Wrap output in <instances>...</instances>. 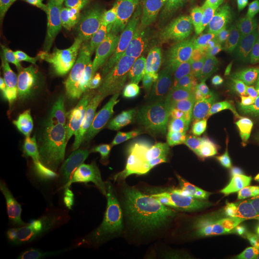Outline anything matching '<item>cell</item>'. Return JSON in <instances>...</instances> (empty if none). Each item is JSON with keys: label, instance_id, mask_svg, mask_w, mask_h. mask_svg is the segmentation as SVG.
I'll use <instances>...</instances> for the list:
<instances>
[{"label": "cell", "instance_id": "6da1fadb", "mask_svg": "<svg viewBox=\"0 0 259 259\" xmlns=\"http://www.w3.org/2000/svg\"><path fill=\"white\" fill-rule=\"evenodd\" d=\"M165 85L154 74L143 92L133 98L119 99L111 96L104 106L81 102L74 112L79 119L90 121L102 128L115 150L128 151L147 133Z\"/></svg>", "mask_w": 259, "mask_h": 259}, {"label": "cell", "instance_id": "7a4b0ae2", "mask_svg": "<svg viewBox=\"0 0 259 259\" xmlns=\"http://www.w3.org/2000/svg\"><path fill=\"white\" fill-rule=\"evenodd\" d=\"M259 143V113L245 111L211 149L196 185L206 196L239 186L247 176Z\"/></svg>", "mask_w": 259, "mask_h": 259}, {"label": "cell", "instance_id": "3957f363", "mask_svg": "<svg viewBox=\"0 0 259 259\" xmlns=\"http://www.w3.org/2000/svg\"><path fill=\"white\" fill-rule=\"evenodd\" d=\"M184 109L178 88L164 89L157 105V113L130 165L133 189L140 198H157V169L173 131L182 121Z\"/></svg>", "mask_w": 259, "mask_h": 259}, {"label": "cell", "instance_id": "277c9868", "mask_svg": "<svg viewBox=\"0 0 259 259\" xmlns=\"http://www.w3.org/2000/svg\"><path fill=\"white\" fill-rule=\"evenodd\" d=\"M205 26L200 17L188 15L160 36L155 47V74L164 83L176 82L201 54Z\"/></svg>", "mask_w": 259, "mask_h": 259}, {"label": "cell", "instance_id": "5b68a950", "mask_svg": "<svg viewBox=\"0 0 259 259\" xmlns=\"http://www.w3.org/2000/svg\"><path fill=\"white\" fill-rule=\"evenodd\" d=\"M94 63L89 84L88 101L99 104L105 88L123 58L121 22L124 10L111 7L107 0H97L95 6Z\"/></svg>", "mask_w": 259, "mask_h": 259}, {"label": "cell", "instance_id": "8992f818", "mask_svg": "<svg viewBox=\"0 0 259 259\" xmlns=\"http://www.w3.org/2000/svg\"><path fill=\"white\" fill-rule=\"evenodd\" d=\"M240 71L220 64L210 78L191 99V109L185 123V151L205 133L231 101Z\"/></svg>", "mask_w": 259, "mask_h": 259}, {"label": "cell", "instance_id": "52a82bcc", "mask_svg": "<svg viewBox=\"0 0 259 259\" xmlns=\"http://www.w3.org/2000/svg\"><path fill=\"white\" fill-rule=\"evenodd\" d=\"M75 160L74 140L66 132L46 136L37 142L35 164L36 191L50 197L62 189Z\"/></svg>", "mask_w": 259, "mask_h": 259}, {"label": "cell", "instance_id": "ba28073f", "mask_svg": "<svg viewBox=\"0 0 259 259\" xmlns=\"http://www.w3.org/2000/svg\"><path fill=\"white\" fill-rule=\"evenodd\" d=\"M189 192L185 184L170 187L157 206L139 225L134 259H158L165 247L177 209Z\"/></svg>", "mask_w": 259, "mask_h": 259}, {"label": "cell", "instance_id": "9c48e42d", "mask_svg": "<svg viewBox=\"0 0 259 259\" xmlns=\"http://www.w3.org/2000/svg\"><path fill=\"white\" fill-rule=\"evenodd\" d=\"M259 88V41L240 70L231 101L205 132L204 150L209 151L232 129L248 108Z\"/></svg>", "mask_w": 259, "mask_h": 259}, {"label": "cell", "instance_id": "30bf717a", "mask_svg": "<svg viewBox=\"0 0 259 259\" xmlns=\"http://www.w3.org/2000/svg\"><path fill=\"white\" fill-rule=\"evenodd\" d=\"M238 186L228 189L212 208L191 229L177 259H204L220 240L228 226V214L239 203Z\"/></svg>", "mask_w": 259, "mask_h": 259}, {"label": "cell", "instance_id": "8fae6325", "mask_svg": "<svg viewBox=\"0 0 259 259\" xmlns=\"http://www.w3.org/2000/svg\"><path fill=\"white\" fill-rule=\"evenodd\" d=\"M3 132L7 145V157L14 174V193L12 200L22 209L33 199L36 190V154L21 137L18 125L3 113Z\"/></svg>", "mask_w": 259, "mask_h": 259}, {"label": "cell", "instance_id": "7c38bea8", "mask_svg": "<svg viewBox=\"0 0 259 259\" xmlns=\"http://www.w3.org/2000/svg\"><path fill=\"white\" fill-rule=\"evenodd\" d=\"M234 34L222 63L231 68L245 65L259 41V0H235Z\"/></svg>", "mask_w": 259, "mask_h": 259}, {"label": "cell", "instance_id": "4fadbf2b", "mask_svg": "<svg viewBox=\"0 0 259 259\" xmlns=\"http://www.w3.org/2000/svg\"><path fill=\"white\" fill-rule=\"evenodd\" d=\"M161 20L156 16L125 15L121 22L124 52L136 61L142 60L158 42Z\"/></svg>", "mask_w": 259, "mask_h": 259}, {"label": "cell", "instance_id": "5bb4252c", "mask_svg": "<svg viewBox=\"0 0 259 259\" xmlns=\"http://www.w3.org/2000/svg\"><path fill=\"white\" fill-rule=\"evenodd\" d=\"M133 228L129 214L128 198L119 193L112 201L103 217L93 241L106 247L132 250Z\"/></svg>", "mask_w": 259, "mask_h": 259}, {"label": "cell", "instance_id": "9a60e30c", "mask_svg": "<svg viewBox=\"0 0 259 259\" xmlns=\"http://www.w3.org/2000/svg\"><path fill=\"white\" fill-rule=\"evenodd\" d=\"M206 198V194L197 185L186 194L177 209L165 247L158 259H177L179 256L191 232L195 213Z\"/></svg>", "mask_w": 259, "mask_h": 259}, {"label": "cell", "instance_id": "2e32d148", "mask_svg": "<svg viewBox=\"0 0 259 259\" xmlns=\"http://www.w3.org/2000/svg\"><path fill=\"white\" fill-rule=\"evenodd\" d=\"M225 52L226 49L212 51L203 48L194 63L185 70L178 88L181 102L185 108L195 93L210 78L216 67L222 63Z\"/></svg>", "mask_w": 259, "mask_h": 259}, {"label": "cell", "instance_id": "e0dca14e", "mask_svg": "<svg viewBox=\"0 0 259 259\" xmlns=\"http://www.w3.org/2000/svg\"><path fill=\"white\" fill-rule=\"evenodd\" d=\"M26 247L36 259H65L67 247L59 219L48 223L37 231Z\"/></svg>", "mask_w": 259, "mask_h": 259}, {"label": "cell", "instance_id": "ac0fdd59", "mask_svg": "<svg viewBox=\"0 0 259 259\" xmlns=\"http://www.w3.org/2000/svg\"><path fill=\"white\" fill-rule=\"evenodd\" d=\"M185 132V123L183 120L180 121L170 137L165 153L157 169L156 179L157 197L161 194L167 185H170L177 178L179 164L186 154Z\"/></svg>", "mask_w": 259, "mask_h": 259}, {"label": "cell", "instance_id": "d6986e66", "mask_svg": "<svg viewBox=\"0 0 259 259\" xmlns=\"http://www.w3.org/2000/svg\"><path fill=\"white\" fill-rule=\"evenodd\" d=\"M259 248V220L245 223L219 244L216 256L220 259H239Z\"/></svg>", "mask_w": 259, "mask_h": 259}, {"label": "cell", "instance_id": "ffe728a7", "mask_svg": "<svg viewBox=\"0 0 259 259\" xmlns=\"http://www.w3.org/2000/svg\"><path fill=\"white\" fill-rule=\"evenodd\" d=\"M235 9L232 4L221 19L206 24L204 30L203 48L216 51L227 49L234 34Z\"/></svg>", "mask_w": 259, "mask_h": 259}, {"label": "cell", "instance_id": "44dd1931", "mask_svg": "<svg viewBox=\"0 0 259 259\" xmlns=\"http://www.w3.org/2000/svg\"><path fill=\"white\" fill-rule=\"evenodd\" d=\"M2 94L5 100V111L9 115L11 120L16 125L22 126L29 130L37 142H39L46 137V135L40 128V123H38L34 118L29 108V104L24 102L8 91L2 90Z\"/></svg>", "mask_w": 259, "mask_h": 259}, {"label": "cell", "instance_id": "7402d4cb", "mask_svg": "<svg viewBox=\"0 0 259 259\" xmlns=\"http://www.w3.org/2000/svg\"><path fill=\"white\" fill-rule=\"evenodd\" d=\"M29 108L34 116V118L38 123L49 122L60 125L64 127L65 130H72V125L75 121L78 120L77 114L73 112L71 114H63L58 111H56L54 108H52L50 105L41 101H33L29 103Z\"/></svg>", "mask_w": 259, "mask_h": 259}, {"label": "cell", "instance_id": "603a6c76", "mask_svg": "<svg viewBox=\"0 0 259 259\" xmlns=\"http://www.w3.org/2000/svg\"><path fill=\"white\" fill-rule=\"evenodd\" d=\"M181 0H130V11L137 16H156L163 19Z\"/></svg>", "mask_w": 259, "mask_h": 259}, {"label": "cell", "instance_id": "cb8c5ba5", "mask_svg": "<svg viewBox=\"0 0 259 259\" xmlns=\"http://www.w3.org/2000/svg\"><path fill=\"white\" fill-rule=\"evenodd\" d=\"M22 11V0H0L1 40L8 36L11 28Z\"/></svg>", "mask_w": 259, "mask_h": 259}, {"label": "cell", "instance_id": "d4e9b609", "mask_svg": "<svg viewBox=\"0 0 259 259\" xmlns=\"http://www.w3.org/2000/svg\"><path fill=\"white\" fill-rule=\"evenodd\" d=\"M204 162L203 152L198 145H192L181 160L178 170L177 178L188 179L199 173Z\"/></svg>", "mask_w": 259, "mask_h": 259}, {"label": "cell", "instance_id": "484cf974", "mask_svg": "<svg viewBox=\"0 0 259 259\" xmlns=\"http://www.w3.org/2000/svg\"><path fill=\"white\" fill-rule=\"evenodd\" d=\"M85 259H134L133 250L118 247H106L92 241Z\"/></svg>", "mask_w": 259, "mask_h": 259}, {"label": "cell", "instance_id": "4316f807", "mask_svg": "<svg viewBox=\"0 0 259 259\" xmlns=\"http://www.w3.org/2000/svg\"><path fill=\"white\" fill-rule=\"evenodd\" d=\"M53 5L74 14L75 16L93 25L95 20V10L87 6L89 0H49Z\"/></svg>", "mask_w": 259, "mask_h": 259}, {"label": "cell", "instance_id": "83f0119b", "mask_svg": "<svg viewBox=\"0 0 259 259\" xmlns=\"http://www.w3.org/2000/svg\"><path fill=\"white\" fill-rule=\"evenodd\" d=\"M0 177L5 187L6 193L12 199L13 193H14L15 180H14V174L10 165L8 157H5L4 155L0 156Z\"/></svg>", "mask_w": 259, "mask_h": 259}, {"label": "cell", "instance_id": "f1b7e54d", "mask_svg": "<svg viewBox=\"0 0 259 259\" xmlns=\"http://www.w3.org/2000/svg\"><path fill=\"white\" fill-rule=\"evenodd\" d=\"M246 191L251 196L259 197V167L252 170L248 177Z\"/></svg>", "mask_w": 259, "mask_h": 259}, {"label": "cell", "instance_id": "f546056e", "mask_svg": "<svg viewBox=\"0 0 259 259\" xmlns=\"http://www.w3.org/2000/svg\"><path fill=\"white\" fill-rule=\"evenodd\" d=\"M246 111H254L256 113H259V88Z\"/></svg>", "mask_w": 259, "mask_h": 259}, {"label": "cell", "instance_id": "4dcf8cb0", "mask_svg": "<svg viewBox=\"0 0 259 259\" xmlns=\"http://www.w3.org/2000/svg\"><path fill=\"white\" fill-rule=\"evenodd\" d=\"M32 1H34V0H22V9H24Z\"/></svg>", "mask_w": 259, "mask_h": 259}, {"label": "cell", "instance_id": "1f68e13d", "mask_svg": "<svg viewBox=\"0 0 259 259\" xmlns=\"http://www.w3.org/2000/svg\"><path fill=\"white\" fill-rule=\"evenodd\" d=\"M256 155H257V158H258V161H259V143H258V146H257V151H256Z\"/></svg>", "mask_w": 259, "mask_h": 259}]
</instances>
